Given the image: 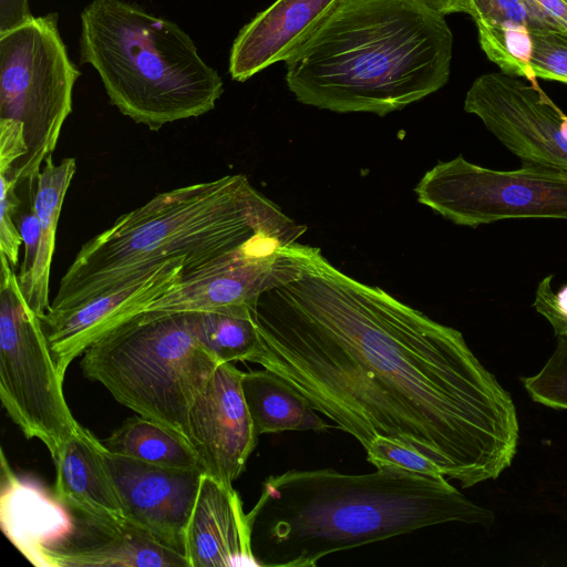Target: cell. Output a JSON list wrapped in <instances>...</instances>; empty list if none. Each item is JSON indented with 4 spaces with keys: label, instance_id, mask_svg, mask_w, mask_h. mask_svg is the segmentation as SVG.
<instances>
[{
    "label": "cell",
    "instance_id": "obj_6",
    "mask_svg": "<svg viewBox=\"0 0 567 567\" xmlns=\"http://www.w3.org/2000/svg\"><path fill=\"white\" fill-rule=\"evenodd\" d=\"M218 364L192 312L143 311L90 344L80 368L122 405L188 440L190 406Z\"/></svg>",
    "mask_w": 567,
    "mask_h": 567
},
{
    "label": "cell",
    "instance_id": "obj_12",
    "mask_svg": "<svg viewBox=\"0 0 567 567\" xmlns=\"http://www.w3.org/2000/svg\"><path fill=\"white\" fill-rule=\"evenodd\" d=\"M244 372L218 364L188 413V441L204 474L227 487L245 471L255 450V432L241 388Z\"/></svg>",
    "mask_w": 567,
    "mask_h": 567
},
{
    "label": "cell",
    "instance_id": "obj_16",
    "mask_svg": "<svg viewBox=\"0 0 567 567\" xmlns=\"http://www.w3.org/2000/svg\"><path fill=\"white\" fill-rule=\"evenodd\" d=\"M188 567L257 566L251 524L239 494L202 474L184 537Z\"/></svg>",
    "mask_w": 567,
    "mask_h": 567
},
{
    "label": "cell",
    "instance_id": "obj_15",
    "mask_svg": "<svg viewBox=\"0 0 567 567\" xmlns=\"http://www.w3.org/2000/svg\"><path fill=\"white\" fill-rule=\"evenodd\" d=\"M346 0H276L241 28L233 42L228 72L244 82L290 59Z\"/></svg>",
    "mask_w": 567,
    "mask_h": 567
},
{
    "label": "cell",
    "instance_id": "obj_19",
    "mask_svg": "<svg viewBox=\"0 0 567 567\" xmlns=\"http://www.w3.org/2000/svg\"><path fill=\"white\" fill-rule=\"evenodd\" d=\"M91 540L71 536L47 551L51 567H188L185 556L131 523L118 526L83 518Z\"/></svg>",
    "mask_w": 567,
    "mask_h": 567
},
{
    "label": "cell",
    "instance_id": "obj_9",
    "mask_svg": "<svg viewBox=\"0 0 567 567\" xmlns=\"http://www.w3.org/2000/svg\"><path fill=\"white\" fill-rule=\"evenodd\" d=\"M415 193L421 204L462 226L524 218L567 220V169L555 166L495 171L458 155L427 171Z\"/></svg>",
    "mask_w": 567,
    "mask_h": 567
},
{
    "label": "cell",
    "instance_id": "obj_22",
    "mask_svg": "<svg viewBox=\"0 0 567 567\" xmlns=\"http://www.w3.org/2000/svg\"><path fill=\"white\" fill-rule=\"evenodd\" d=\"M111 453L174 470H199L189 441L174 430L144 416L126 419L102 441Z\"/></svg>",
    "mask_w": 567,
    "mask_h": 567
},
{
    "label": "cell",
    "instance_id": "obj_28",
    "mask_svg": "<svg viewBox=\"0 0 567 567\" xmlns=\"http://www.w3.org/2000/svg\"><path fill=\"white\" fill-rule=\"evenodd\" d=\"M0 250L6 255L13 268L18 265L19 249L23 244L22 236L13 221L18 213L20 199L16 194L19 181L13 171L0 172Z\"/></svg>",
    "mask_w": 567,
    "mask_h": 567
},
{
    "label": "cell",
    "instance_id": "obj_10",
    "mask_svg": "<svg viewBox=\"0 0 567 567\" xmlns=\"http://www.w3.org/2000/svg\"><path fill=\"white\" fill-rule=\"evenodd\" d=\"M306 231L305 225L297 224L257 236L235 251L184 276L143 311L254 310L262 292L295 271L293 246Z\"/></svg>",
    "mask_w": 567,
    "mask_h": 567
},
{
    "label": "cell",
    "instance_id": "obj_25",
    "mask_svg": "<svg viewBox=\"0 0 567 567\" xmlns=\"http://www.w3.org/2000/svg\"><path fill=\"white\" fill-rule=\"evenodd\" d=\"M523 384L533 401L567 410V334H557L549 359L536 374L524 378Z\"/></svg>",
    "mask_w": 567,
    "mask_h": 567
},
{
    "label": "cell",
    "instance_id": "obj_29",
    "mask_svg": "<svg viewBox=\"0 0 567 567\" xmlns=\"http://www.w3.org/2000/svg\"><path fill=\"white\" fill-rule=\"evenodd\" d=\"M19 231L24 246V257L18 275V280L23 296L29 293L32 274L38 256L40 227L33 206L19 218Z\"/></svg>",
    "mask_w": 567,
    "mask_h": 567
},
{
    "label": "cell",
    "instance_id": "obj_18",
    "mask_svg": "<svg viewBox=\"0 0 567 567\" xmlns=\"http://www.w3.org/2000/svg\"><path fill=\"white\" fill-rule=\"evenodd\" d=\"M0 524L6 537L34 566L51 567L47 551L68 540L74 522L55 497L19 478L1 450Z\"/></svg>",
    "mask_w": 567,
    "mask_h": 567
},
{
    "label": "cell",
    "instance_id": "obj_24",
    "mask_svg": "<svg viewBox=\"0 0 567 567\" xmlns=\"http://www.w3.org/2000/svg\"><path fill=\"white\" fill-rule=\"evenodd\" d=\"M462 12L472 17L476 28L504 27L566 33L535 0H462Z\"/></svg>",
    "mask_w": 567,
    "mask_h": 567
},
{
    "label": "cell",
    "instance_id": "obj_27",
    "mask_svg": "<svg viewBox=\"0 0 567 567\" xmlns=\"http://www.w3.org/2000/svg\"><path fill=\"white\" fill-rule=\"evenodd\" d=\"M365 452L368 462L377 468L395 466L422 474H442L424 455L384 436H377Z\"/></svg>",
    "mask_w": 567,
    "mask_h": 567
},
{
    "label": "cell",
    "instance_id": "obj_34",
    "mask_svg": "<svg viewBox=\"0 0 567 567\" xmlns=\"http://www.w3.org/2000/svg\"><path fill=\"white\" fill-rule=\"evenodd\" d=\"M441 16L462 12V0H416Z\"/></svg>",
    "mask_w": 567,
    "mask_h": 567
},
{
    "label": "cell",
    "instance_id": "obj_33",
    "mask_svg": "<svg viewBox=\"0 0 567 567\" xmlns=\"http://www.w3.org/2000/svg\"><path fill=\"white\" fill-rule=\"evenodd\" d=\"M567 33V0H535Z\"/></svg>",
    "mask_w": 567,
    "mask_h": 567
},
{
    "label": "cell",
    "instance_id": "obj_4",
    "mask_svg": "<svg viewBox=\"0 0 567 567\" xmlns=\"http://www.w3.org/2000/svg\"><path fill=\"white\" fill-rule=\"evenodd\" d=\"M295 225L241 174L157 194L82 245L45 313L73 309L169 259L184 257V276L190 275Z\"/></svg>",
    "mask_w": 567,
    "mask_h": 567
},
{
    "label": "cell",
    "instance_id": "obj_32",
    "mask_svg": "<svg viewBox=\"0 0 567 567\" xmlns=\"http://www.w3.org/2000/svg\"><path fill=\"white\" fill-rule=\"evenodd\" d=\"M32 17L29 0H0V32L11 30Z\"/></svg>",
    "mask_w": 567,
    "mask_h": 567
},
{
    "label": "cell",
    "instance_id": "obj_3",
    "mask_svg": "<svg viewBox=\"0 0 567 567\" xmlns=\"http://www.w3.org/2000/svg\"><path fill=\"white\" fill-rule=\"evenodd\" d=\"M453 35L416 0H346L286 61V82L306 105L380 116L443 87Z\"/></svg>",
    "mask_w": 567,
    "mask_h": 567
},
{
    "label": "cell",
    "instance_id": "obj_31",
    "mask_svg": "<svg viewBox=\"0 0 567 567\" xmlns=\"http://www.w3.org/2000/svg\"><path fill=\"white\" fill-rule=\"evenodd\" d=\"M551 281L553 277L547 276L539 282L533 306L547 319L556 336L567 334V315L560 312L555 305Z\"/></svg>",
    "mask_w": 567,
    "mask_h": 567
},
{
    "label": "cell",
    "instance_id": "obj_35",
    "mask_svg": "<svg viewBox=\"0 0 567 567\" xmlns=\"http://www.w3.org/2000/svg\"><path fill=\"white\" fill-rule=\"evenodd\" d=\"M554 301L558 310L567 315V286L561 287L557 293L555 292Z\"/></svg>",
    "mask_w": 567,
    "mask_h": 567
},
{
    "label": "cell",
    "instance_id": "obj_30",
    "mask_svg": "<svg viewBox=\"0 0 567 567\" xmlns=\"http://www.w3.org/2000/svg\"><path fill=\"white\" fill-rule=\"evenodd\" d=\"M27 154L23 126L0 120V172L14 168Z\"/></svg>",
    "mask_w": 567,
    "mask_h": 567
},
{
    "label": "cell",
    "instance_id": "obj_21",
    "mask_svg": "<svg viewBox=\"0 0 567 567\" xmlns=\"http://www.w3.org/2000/svg\"><path fill=\"white\" fill-rule=\"evenodd\" d=\"M37 177L33 208L39 219L40 237L38 256L29 293L24 297L41 318L50 308L49 280L54 252L58 220L66 190L76 169L74 157L55 164L50 155Z\"/></svg>",
    "mask_w": 567,
    "mask_h": 567
},
{
    "label": "cell",
    "instance_id": "obj_14",
    "mask_svg": "<svg viewBox=\"0 0 567 567\" xmlns=\"http://www.w3.org/2000/svg\"><path fill=\"white\" fill-rule=\"evenodd\" d=\"M106 462L127 522L184 555L185 530L203 472L159 467L107 450Z\"/></svg>",
    "mask_w": 567,
    "mask_h": 567
},
{
    "label": "cell",
    "instance_id": "obj_2",
    "mask_svg": "<svg viewBox=\"0 0 567 567\" xmlns=\"http://www.w3.org/2000/svg\"><path fill=\"white\" fill-rule=\"evenodd\" d=\"M248 515L252 555L265 567H313L330 554L424 527L494 520L443 474L395 466L368 474L324 468L270 475Z\"/></svg>",
    "mask_w": 567,
    "mask_h": 567
},
{
    "label": "cell",
    "instance_id": "obj_20",
    "mask_svg": "<svg viewBox=\"0 0 567 567\" xmlns=\"http://www.w3.org/2000/svg\"><path fill=\"white\" fill-rule=\"evenodd\" d=\"M241 388L258 436L329 427L298 391L267 369L244 372Z\"/></svg>",
    "mask_w": 567,
    "mask_h": 567
},
{
    "label": "cell",
    "instance_id": "obj_11",
    "mask_svg": "<svg viewBox=\"0 0 567 567\" xmlns=\"http://www.w3.org/2000/svg\"><path fill=\"white\" fill-rule=\"evenodd\" d=\"M464 110L477 116L522 165L567 169V115L538 82L503 72L482 74L470 86Z\"/></svg>",
    "mask_w": 567,
    "mask_h": 567
},
{
    "label": "cell",
    "instance_id": "obj_13",
    "mask_svg": "<svg viewBox=\"0 0 567 567\" xmlns=\"http://www.w3.org/2000/svg\"><path fill=\"white\" fill-rule=\"evenodd\" d=\"M186 259L166 260L84 303L41 317L58 373L64 380L74 359L100 337L141 313L184 277Z\"/></svg>",
    "mask_w": 567,
    "mask_h": 567
},
{
    "label": "cell",
    "instance_id": "obj_8",
    "mask_svg": "<svg viewBox=\"0 0 567 567\" xmlns=\"http://www.w3.org/2000/svg\"><path fill=\"white\" fill-rule=\"evenodd\" d=\"M0 399L27 439H38L51 458L79 423L65 401L41 318L25 300L18 276L1 254Z\"/></svg>",
    "mask_w": 567,
    "mask_h": 567
},
{
    "label": "cell",
    "instance_id": "obj_17",
    "mask_svg": "<svg viewBox=\"0 0 567 567\" xmlns=\"http://www.w3.org/2000/svg\"><path fill=\"white\" fill-rule=\"evenodd\" d=\"M54 497L82 518L118 526L127 523L106 462V447L79 424L53 458Z\"/></svg>",
    "mask_w": 567,
    "mask_h": 567
},
{
    "label": "cell",
    "instance_id": "obj_5",
    "mask_svg": "<svg viewBox=\"0 0 567 567\" xmlns=\"http://www.w3.org/2000/svg\"><path fill=\"white\" fill-rule=\"evenodd\" d=\"M80 21L81 62L135 123L157 131L208 113L221 96L220 75L176 23L125 0H92Z\"/></svg>",
    "mask_w": 567,
    "mask_h": 567
},
{
    "label": "cell",
    "instance_id": "obj_1",
    "mask_svg": "<svg viewBox=\"0 0 567 567\" xmlns=\"http://www.w3.org/2000/svg\"><path fill=\"white\" fill-rule=\"evenodd\" d=\"M254 309L260 364L364 450L377 436L432 461L463 487L511 466L519 426L511 394L463 334L346 275L319 248Z\"/></svg>",
    "mask_w": 567,
    "mask_h": 567
},
{
    "label": "cell",
    "instance_id": "obj_26",
    "mask_svg": "<svg viewBox=\"0 0 567 567\" xmlns=\"http://www.w3.org/2000/svg\"><path fill=\"white\" fill-rule=\"evenodd\" d=\"M530 38L534 76L567 85V33L533 31Z\"/></svg>",
    "mask_w": 567,
    "mask_h": 567
},
{
    "label": "cell",
    "instance_id": "obj_7",
    "mask_svg": "<svg viewBox=\"0 0 567 567\" xmlns=\"http://www.w3.org/2000/svg\"><path fill=\"white\" fill-rule=\"evenodd\" d=\"M80 75L61 37L58 13L32 17L0 32V120L21 124L27 145L13 168L19 183L32 185L55 150Z\"/></svg>",
    "mask_w": 567,
    "mask_h": 567
},
{
    "label": "cell",
    "instance_id": "obj_23",
    "mask_svg": "<svg viewBox=\"0 0 567 567\" xmlns=\"http://www.w3.org/2000/svg\"><path fill=\"white\" fill-rule=\"evenodd\" d=\"M192 313L198 340L220 363L252 362L261 352L252 309Z\"/></svg>",
    "mask_w": 567,
    "mask_h": 567
}]
</instances>
